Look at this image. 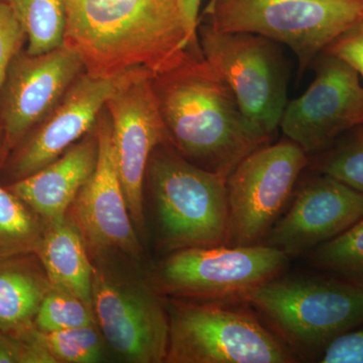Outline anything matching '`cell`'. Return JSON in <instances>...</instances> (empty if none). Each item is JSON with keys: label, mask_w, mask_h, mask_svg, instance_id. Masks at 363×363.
Wrapping results in <instances>:
<instances>
[{"label": "cell", "mask_w": 363, "mask_h": 363, "mask_svg": "<svg viewBox=\"0 0 363 363\" xmlns=\"http://www.w3.org/2000/svg\"><path fill=\"white\" fill-rule=\"evenodd\" d=\"M93 264L92 309L105 342L133 363L166 362L168 304L152 278L121 252L89 253Z\"/></svg>", "instance_id": "cell-4"}, {"label": "cell", "mask_w": 363, "mask_h": 363, "mask_svg": "<svg viewBox=\"0 0 363 363\" xmlns=\"http://www.w3.org/2000/svg\"><path fill=\"white\" fill-rule=\"evenodd\" d=\"M307 152L284 138L245 157L226 179L230 245H260L294 194L309 166Z\"/></svg>", "instance_id": "cell-10"}, {"label": "cell", "mask_w": 363, "mask_h": 363, "mask_svg": "<svg viewBox=\"0 0 363 363\" xmlns=\"http://www.w3.org/2000/svg\"><path fill=\"white\" fill-rule=\"evenodd\" d=\"M154 74L135 69L105 104L111 118L119 178L138 236L145 235V174L152 152L169 142L154 87Z\"/></svg>", "instance_id": "cell-12"}, {"label": "cell", "mask_w": 363, "mask_h": 363, "mask_svg": "<svg viewBox=\"0 0 363 363\" xmlns=\"http://www.w3.org/2000/svg\"><path fill=\"white\" fill-rule=\"evenodd\" d=\"M313 65L311 84L286 104L279 123L284 136L308 155L321 154L363 123V86L354 69L325 52Z\"/></svg>", "instance_id": "cell-11"}, {"label": "cell", "mask_w": 363, "mask_h": 363, "mask_svg": "<svg viewBox=\"0 0 363 363\" xmlns=\"http://www.w3.org/2000/svg\"><path fill=\"white\" fill-rule=\"evenodd\" d=\"M0 363H21V348L18 339L0 330Z\"/></svg>", "instance_id": "cell-30"}, {"label": "cell", "mask_w": 363, "mask_h": 363, "mask_svg": "<svg viewBox=\"0 0 363 363\" xmlns=\"http://www.w3.org/2000/svg\"><path fill=\"white\" fill-rule=\"evenodd\" d=\"M45 225L18 196L0 186V257L37 252Z\"/></svg>", "instance_id": "cell-21"}, {"label": "cell", "mask_w": 363, "mask_h": 363, "mask_svg": "<svg viewBox=\"0 0 363 363\" xmlns=\"http://www.w3.org/2000/svg\"><path fill=\"white\" fill-rule=\"evenodd\" d=\"M180 4L191 42L194 47L201 49L199 39H198V23H199L201 0H180Z\"/></svg>", "instance_id": "cell-29"}, {"label": "cell", "mask_w": 363, "mask_h": 363, "mask_svg": "<svg viewBox=\"0 0 363 363\" xmlns=\"http://www.w3.org/2000/svg\"><path fill=\"white\" fill-rule=\"evenodd\" d=\"M309 166L363 194V123L344 133Z\"/></svg>", "instance_id": "cell-23"}, {"label": "cell", "mask_w": 363, "mask_h": 363, "mask_svg": "<svg viewBox=\"0 0 363 363\" xmlns=\"http://www.w3.org/2000/svg\"><path fill=\"white\" fill-rule=\"evenodd\" d=\"M23 28L30 55L52 51L64 45L66 0H0Z\"/></svg>", "instance_id": "cell-20"}, {"label": "cell", "mask_w": 363, "mask_h": 363, "mask_svg": "<svg viewBox=\"0 0 363 363\" xmlns=\"http://www.w3.org/2000/svg\"><path fill=\"white\" fill-rule=\"evenodd\" d=\"M323 52L342 60L363 79V18L344 30Z\"/></svg>", "instance_id": "cell-28"}, {"label": "cell", "mask_w": 363, "mask_h": 363, "mask_svg": "<svg viewBox=\"0 0 363 363\" xmlns=\"http://www.w3.org/2000/svg\"><path fill=\"white\" fill-rule=\"evenodd\" d=\"M152 87L169 143L200 168L227 178L250 152L269 143L252 130L203 56L192 55L152 76Z\"/></svg>", "instance_id": "cell-2"}, {"label": "cell", "mask_w": 363, "mask_h": 363, "mask_svg": "<svg viewBox=\"0 0 363 363\" xmlns=\"http://www.w3.org/2000/svg\"><path fill=\"white\" fill-rule=\"evenodd\" d=\"M4 159H6V156H4V143H2V138L0 135V160Z\"/></svg>", "instance_id": "cell-31"}, {"label": "cell", "mask_w": 363, "mask_h": 363, "mask_svg": "<svg viewBox=\"0 0 363 363\" xmlns=\"http://www.w3.org/2000/svg\"><path fill=\"white\" fill-rule=\"evenodd\" d=\"M203 57L226 83L253 130L271 140L286 106L288 72L279 45L250 33L198 23Z\"/></svg>", "instance_id": "cell-8"}, {"label": "cell", "mask_w": 363, "mask_h": 363, "mask_svg": "<svg viewBox=\"0 0 363 363\" xmlns=\"http://www.w3.org/2000/svg\"><path fill=\"white\" fill-rule=\"evenodd\" d=\"M226 179L189 162L169 142L157 145L145 182L162 248L231 245Z\"/></svg>", "instance_id": "cell-3"}, {"label": "cell", "mask_w": 363, "mask_h": 363, "mask_svg": "<svg viewBox=\"0 0 363 363\" xmlns=\"http://www.w3.org/2000/svg\"><path fill=\"white\" fill-rule=\"evenodd\" d=\"M44 339L56 363H95L104 360L106 342L96 324L44 332Z\"/></svg>", "instance_id": "cell-24"}, {"label": "cell", "mask_w": 363, "mask_h": 363, "mask_svg": "<svg viewBox=\"0 0 363 363\" xmlns=\"http://www.w3.org/2000/svg\"><path fill=\"white\" fill-rule=\"evenodd\" d=\"M133 70L112 78L92 77L86 72L81 74L49 116L7 155L6 173L11 183L56 161L89 133L107 100Z\"/></svg>", "instance_id": "cell-15"}, {"label": "cell", "mask_w": 363, "mask_h": 363, "mask_svg": "<svg viewBox=\"0 0 363 363\" xmlns=\"http://www.w3.org/2000/svg\"><path fill=\"white\" fill-rule=\"evenodd\" d=\"M362 216V193L316 172L298 189L262 243L298 257L333 240Z\"/></svg>", "instance_id": "cell-16"}, {"label": "cell", "mask_w": 363, "mask_h": 363, "mask_svg": "<svg viewBox=\"0 0 363 363\" xmlns=\"http://www.w3.org/2000/svg\"><path fill=\"white\" fill-rule=\"evenodd\" d=\"M290 257L260 245H214L169 252L152 277L164 296L188 300H241L281 276Z\"/></svg>", "instance_id": "cell-9"}, {"label": "cell", "mask_w": 363, "mask_h": 363, "mask_svg": "<svg viewBox=\"0 0 363 363\" xmlns=\"http://www.w3.org/2000/svg\"><path fill=\"white\" fill-rule=\"evenodd\" d=\"M259 310L293 352L317 355L363 324V285L339 277H277L242 298Z\"/></svg>", "instance_id": "cell-5"}, {"label": "cell", "mask_w": 363, "mask_h": 363, "mask_svg": "<svg viewBox=\"0 0 363 363\" xmlns=\"http://www.w3.org/2000/svg\"><path fill=\"white\" fill-rule=\"evenodd\" d=\"M98 138L93 128L56 161L6 186L45 222L59 220L69 210L96 167Z\"/></svg>", "instance_id": "cell-17"}, {"label": "cell", "mask_w": 363, "mask_h": 363, "mask_svg": "<svg viewBox=\"0 0 363 363\" xmlns=\"http://www.w3.org/2000/svg\"><path fill=\"white\" fill-rule=\"evenodd\" d=\"M52 288L37 253L0 257V330L16 336L33 326Z\"/></svg>", "instance_id": "cell-19"}, {"label": "cell", "mask_w": 363, "mask_h": 363, "mask_svg": "<svg viewBox=\"0 0 363 363\" xmlns=\"http://www.w3.org/2000/svg\"><path fill=\"white\" fill-rule=\"evenodd\" d=\"M310 253L312 266L363 285V216Z\"/></svg>", "instance_id": "cell-22"}, {"label": "cell", "mask_w": 363, "mask_h": 363, "mask_svg": "<svg viewBox=\"0 0 363 363\" xmlns=\"http://www.w3.org/2000/svg\"><path fill=\"white\" fill-rule=\"evenodd\" d=\"M64 45L96 78L142 68L154 76L180 65L193 45L180 0H66Z\"/></svg>", "instance_id": "cell-1"}, {"label": "cell", "mask_w": 363, "mask_h": 363, "mask_svg": "<svg viewBox=\"0 0 363 363\" xmlns=\"http://www.w3.org/2000/svg\"><path fill=\"white\" fill-rule=\"evenodd\" d=\"M84 72L80 56L65 45L40 55L21 50L14 57L0 93V135L6 159Z\"/></svg>", "instance_id": "cell-13"}, {"label": "cell", "mask_w": 363, "mask_h": 363, "mask_svg": "<svg viewBox=\"0 0 363 363\" xmlns=\"http://www.w3.org/2000/svg\"><path fill=\"white\" fill-rule=\"evenodd\" d=\"M35 253L52 288L72 294L92 307V260L83 234L70 215L47 222Z\"/></svg>", "instance_id": "cell-18"}, {"label": "cell", "mask_w": 363, "mask_h": 363, "mask_svg": "<svg viewBox=\"0 0 363 363\" xmlns=\"http://www.w3.org/2000/svg\"><path fill=\"white\" fill-rule=\"evenodd\" d=\"M26 35L13 11L0 2V93L11 61L23 50Z\"/></svg>", "instance_id": "cell-26"}, {"label": "cell", "mask_w": 363, "mask_h": 363, "mask_svg": "<svg viewBox=\"0 0 363 363\" xmlns=\"http://www.w3.org/2000/svg\"><path fill=\"white\" fill-rule=\"evenodd\" d=\"M363 18V0H210L202 18L215 30L250 33L288 47L301 70Z\"/></svg>", "instance_id": "cell-7"}, {"label": "cell", "mask_w": 363, "mask_h": 363, "mask_svg": "<svg viewBox=\"0 0 363 363\" xmlns=\"http://www.w3.org/2000/svg\"><path fill=\"white\" fill-rule=\"evenodd\" d=\"M241 300H167V363H292L295 353Z\"/></svg>", "instance_id": "cell-6"}, {"label": "cell", "mask_w": 363, "mask_h": 363, "mask_svg": "<svg viewBox=\"0 0 363 363\" xmlns=\"http://www.w3.org/2000/svg\"><path fill=\"white\" fill-rule=\"evenodd\" d=\"M95 128L96 167L79 191L68 214L82 233L89 253L121 252L140 262L142 243L131 220L119 178L111 118L105 107Z\"/></svg>", "instance_id": "cell-14"}, {"label": "cell", "mask_w": 363, "mask_h": 363, "mask_svg": "<svg viewBox=\"0 0 363 363\" xmlns=\"http://www.w3.org/2000/svg\"><path fill=\"white\" fill-rule=\"evenodd\" d=\"M33 324L40 331L50 333L96 324V322L92 307L84 301L52 288L43 300Z\"/></svg>", "instance_id": "cell-25"}, {"label": "cell", "mask_w": 363, "mask_h": 363, "mask_svg": "<svg viewBox=\"0 0 363 363\" xmlns=\"http://www.w3.org/2000/svg\"><path fill=\"white\" fill-rule=\"evenodd\" d=\"M317 359L321 363H363V324L334 338Z\"/></svg>", "instance_id": "cell-27"}]
</instances>
